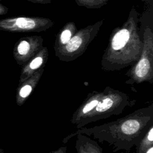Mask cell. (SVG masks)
Returning a JSON list of instances; mask_svg holds the SVG:
<instances>
[{
    "label": "cell",
    "instance_id": "6da1fadb",
    "mask_svg": "<svg viewBox=\"0 0 153 153\" xmlns=\"http://www.w3.org/2000/svg\"><path fill=\"white\" fill-rule=\"evenodd\" d=\"M138 13L133 6L124 23L113 29L101 65L106 70H117L137 62L143 42L138 27Z\"/></svg>",
    "mask_w": 153,
    "mask_h": 153
},
{
    "label": "cell",
    "instance_id": "7a4b0ae2",
    "mask_svg": "<svg viewBox=\"0 0 153 153\" xmlns=\"http://www.w3.org/2000/svg\"><path fill=\"white\" fill-rule=\"evenodd\" d=\"M104 20H100L77 30L65 45L54 49L56 56L62 61L70 62L81 56L99 33Z\"/></svg>",
    "mask_w": 153,
    "mask_h": 153
},
{
    "label": "cell",
    "instance_id": "3957f363",
    "mask_svg": "<svg viewBox=\"0 0 153 153\" xmlns=\"http://www.w3.org/2000/svg\"><path fill=\"white\" fill-rule=\"evenodd\" d=\"M54 22L42 17H13L0 20V30L13 33L41 32L49 29Z\"/></svg>",
    "mask_w": 153,
    "mask_h": 153
},
{
    "label": "cell",
    "instance_id": "277c9868",
    "mask_svg": "<svg viewBox=\"0 0 153 153\" xmlns=\"http://www.w3.org/2000/svg\"><path fill=\"white\" fill-rule=\"evenodd\" d=\"M143 47L140 56L131 70L134 76L141 79L151 75L153 62V33L149 27H146L143 36Z\"/></svg>",
    "mask_w": 153,
    "mask_h": 153
},
{
    "label": "cell",
    "instance_id": "5b68a950",
    "mask_svg": "<svg viewBox=\"0 0 153 153\" xmlns=\"http://www.w3.org/2000/svg\"><path fill=\"white\" fill-rule=\"evenodd\" d=\"M44 38L32 35L20 38L15 44L13 55L19 65H23L34 57L43 47Z\"/></svg>",
    "mask_w": 153,
    "mask_h": 153
},
{
    "label": "cell",
    "instance_id": "8992f818",
    "mask_svg": "<svg viewBox=\"0 0 153 153\" xmlns=\"http://www.w3.org/2000/svg\"><path fill=\"white\" fill-rule=\"evenodd\" d=\"M48 57V48L46 47H43L34 57L23 65L19 79V83L23 82L37 71L43 69L42 67L45 64Z\"/></svg>",
    "mask_w": 153,
    "mask_h": 153
},
{
    "label": "cell",
    "instance_id": "52a82bcc",
    "mask_svg": "<svg viewBox=\"0 0 153 153\" xmlns=\"http://www.w3.org/2000/svg\"><path fill=\"white\" fill-rule=\"evenodd\" d=\"M43 71V69L37 71L30 77L24 81L23 82L19 83V85L17 89L16 93V103L19 106H21L24 103L27 98L32 93L38 79V76H41V72Z\"/></svg>",
    "mask_w": 153,
    "mask_h": 153
},
{
    "label": "cell",
    "instance_id": "ba28073f",
    "mask_svg": "<svg viewBox=\"0 0 153 153\" xmlns=\"http://www.w3.org/2000/svg\"><path fill=\"white\" fill-rule=\"evenodd\" d=\"M77 31L75 23L73 22L66 23L56 35L54 48H59L67 44Z\"/></svg>",
    "mask_w": 153,
    "mask_h": 153
},
{
    "label": "cell",
    "instance_id": "9c48e42d",
    "mask_svg": "<svg viewBox=\"0 0 153 153\" xmlns=\"http://www.w3.org/2000/svg\"><path fill=\"white\" fill-rule=\"evenodd\" d=\"M110 0H75L79 7H84L88 9H99L106 5Z\"/></svg>",
    "mask_w": 153,
    "mask_h": 153
},
{
    "label": "cell",
    "instance_id": "30bf717a",
    "mask_svg": "<svg viewBox=\"0 0 153 153\" xmlns=\"http://www.w3.org/2000/svg\"><path fill=\"white\" fill-rule=\"evenodd\" d=\"M113 100L110 97H107L99 102L96 106L94 108L97 112H104L109 109L113 105Z\"/></svg>",
    "mask_w": 153,
    "mask_h": 153
},
{
    "label": "cell",
    "instance_id": "8fae6325",
    "mask_svg": "<svg viewBox=\"0 0 153 153\" xmlns=\"http://www.w3.org/2000/svg\"><path fill=\"white\" fill-rule=\"evenodd\" d=\"M139 127V124L137 121L131 120L128 121L123 124L122 131L126 134H133L136 131Z\"/></svg>",
    "mask_w": 153,
    "mask_h": 153
},
{
    "label": "cell",
    "instance_id": "7c38bea8",
    "mask_svg": "<svg viewBox=\"0 0 153 153\" xmlns=\"http://www.w3.org/2000/svg\"><path fill=\"white\" fill-rule=\"evenodd\" d=\"M99 102L98 98H96L94 99H92L90 100L87 104H85L83 108L81 111V112L82 114H85L89 112L90 111H92L93 109H94V108L97 105L98 102Z\"/></svg>",
    "mask_w": 153,
    "mask_h": 153
},
{
    "label": "cell",
    "instance_id": "4fadbf2b",
    "mask_svg": "<svg viewBox=\"0 0 153 153\" xmlns=\"http://www.w3.org/2000/svg\"><path fill=\"white\" fill-rule=\"evenodd\" d=\"M33 3L41 4H48L51 3V0H26Z\"/></svg>",
    "mask_w": 153,
    "mask_h": 153
},
{
    "label": "cell",
    "instance_id": "5bb4252c",
    "mask_svg": "<svg viewBox=\"0 0 153 153\" xmlns=\"http://www.w3.org/2000/svg\"><path fill=\"white\" fill-rule=\"evenodd\" d=\"M8 11V8L4 5L0 3V16L7 14Z\"/></svg>",
    "mask_w": 153,
    "mask_h": 153
},
{
    "label": "cell",
    "instance_id": "9a60e30c",
    "mask_svg": "<svg viewBox=\"0 0 153 153\" xmlns=\"http://www.w3.org/2000/svg\"><path fill=\"white\" fill-rule=\"evenodd\" d=\"M147 139L150 142H152V141H153V128H152V127L151 128V129L149 130V131L148 132Z\"/></svg>",
    "mask_w": 153,
    "mask_h": 153
},
{
    "label": "cell",
    "instance_id": "2e32d148",
    "mask_svg": "<svg viewBox=\"0 0 153 153\" xmlns=\"http://www.w3.org/2000/svg\"><path fill=\"white\" fill-rule=\"evenodd\" d=\"M142 2H144L145 3H146L147 5L151 6V7L153 5V0H142Z\"/></svg>",
    "mask_w": 153,
    "mask_h": 153
},
{
    "label": "cell",
    "instance_id": "e0dca14e",
    "mask_svg": "<svg viewBox=\"0 0 153 153\" xmlns=\"http://www.w3.org/2000/svg\"><path fill=\"white\" fill-rule=\"evenodd\" d=\"M146 153H153V148H152V147L151 146V147L147 151V152H146Z\"/></svg>",
    "mask_w": 153,
    "mask_h": 153
},
{
    "label": "cell",
    "instance_id": "ac0fdd59",
    "mask_svg": "<svg viewBox=\"0 0 153 153\" xmlns=\"http://www.w3.org/2000/svg\"><path fill=\"white\" fill-rule=\"evenodd\" d=\"M0 153H4V150L2 148H0Z\"/></svg>",
    "mask_w": 153,
    "mask_h": 153
}]
</instances>
